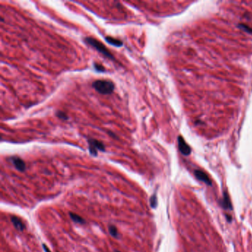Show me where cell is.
I'll return each mask as SVG.
<instances>
[{
    "instance_id": "obj_19",
    "label": "cell",
    "mask_w": 252,
    "mask_h": 252,
    "mask_svg": "<svg viewBox=\"0 0 252 252\" xmlns=\"http://www.w3.org/2000/svg\"><path fill=\"white\" fill-rule=\"evenodd\" d=\"M115 252H120V251H115Z\"/></svg>"
},
{
    "instance_id": "obj_3",
    "label": "cell",
    "mask_w": 252,
    "mask_h": 252,
    "mask_svg": "<svg viewBox=\"0 0 252 252\" xmlns=\"http://www.w3.org/2000/svg\"><path fill=\"white\" fill-rule=\"evenodd\" d=\"M89 144V151L90 154L94 156H97L98 151L105 152V146L100 141H98L94 138L88 139Z\"/></svg>"
},
{
    "instance_id": "obj_8",
    "label": "cell",
    "mask_w": 252,
    "mask_h": 252,
    "mask_svg": "<svg viewBox=\"0 0 252 252\" xmlns=\"http://www.w3.org/2000/svg\"><path fill=\"white\" fill-rule=\"evenodd\" d=\"M10 220H11V222L13 225H14V226L16 228V229L18 230V231H22L25 229V225L24 223L21 221L20 218H19V217L16 216H12Z\"/></svg>"
},
{
    "instance_id": "obj_13",
    "label": "cell",
    "mask_w": 252,
    "mask_h": 252,
    "mask_svg": "<svg viewBox=\"0 0 252 252\" xmlns=\"http://www.w3.org/2000/svg\"><path fill=\"white\" fill-rule=\"evenodd\" d=\"M56 116H57L59 118L61 119V120H68V116L67 115L66 113L64 112H61V111H58L56 112Z\"/></svg>"
},
{
    "instance_id": "obj_5",
    "label": "cell",
    "mask_w": 252,
    "mask_h": 252,
    "mask_svg": "<svg viewBox=\"0 0 252 252\" xmlns=\"http://www.w3.org/2000/svg\"><path fill=\"white\" fill-rule=\"evenodd\" d=\"M10 161H11L12 164L15 166L17 170L19 172H25L26 169V164H25V161L19 157L14 156L10 157Z\"/></svg>"
},
{
    "instance_id": "obj_10",
    "label": "cell",
    "mask_w": 252,
    "mask_h": 252,
    "mask_svg": "<svg viewBox=\"0 0 252 252\" xmlns=\"http://www.w3.org/2000/svg\"><path fill=\"white\" fill-rule=\"evenodd\" d=\"M69 215H70V218H71L75 223H79V224L85 223L84 219H83L82 217H81V216H79V215H77V214L73 213V212H70Z\"/></svg>"
},
{
    "instance_id": "obj_12",
    "label": "cell",
    "mask_w": 252,
    "mask_h": 252,
    "mask_svg": "<svg viewBox=\"0 0 252 252\" xmlns=\"http://www.w3.org/2000/svg\"><path fill=\"white\" fill-rule=\"evenodd\" d=\"M149 203H150V206H151L152 208H155L157 207V196L156 195H153L152 196L150 197V200H149Z\"/></svg>"
},
{
    "instance_id": "obj_9",
    "label": "cell",
    "mask_w": 252,
    "mask_h": 252,
    "mask_svg": "<svg viewBox=\"0 0 252 252\" xmlns=\"http://www.w3.org/2000/svg\"><path fill=\"white\" fill-rule=\"evenodd\" d=\"M105 40H106L109 44L113 45L115 47H121L123 45V41L120 40V39H115V38L111 37V36H107L105 37Z\"/></svg>"
},
{
    "instance_id": "obj_14",
    "label": "cell",
    "mask_w": 252,
    "mask_h": 252,
    "mask_svg": "<svg viewBox=\"0 0 252 252\" xmlns=\"http://www.w3.org/2000/svg\"><path fill=\"white\" fill-rule=\"evenodd\" d=\"M239 28H242V30H245V31H246L247 33H252V28H249V27L247 26L246 25L240 24V25H239Z\"/></svg>"
},
{
    "instance_id": "obj_18",
    "label": "cell",
    "mask_w": 252,
    "mask_h": 252,
    "mask_svg": "<svg viewBox=\"0 0 252 252\" xmlns=\"http://www.w3.org/2000/svg\"><path fill=\"white\" fill-rule=\"evenodd\" d=\"M108 134H109V135H110V136H111V137H112V138H117V137H115V136H116V135H114V134H113V133H112V132H108Z\"/></svg>"
},
{
    "instance_id": "obj_17",
    "label": "cell",
    "mask_w": 252,
    "mask_h": 252,
    "mask_svg": "<svg viewBox=\"0 0 252 252\" xmlns=\"http://www.w3.org/2000/svg\"><path fill=\"white\" fill-rule=\"evenodd\" d=\"M226 219H227L228 222L231 223V221L232 220V218H231V217H230V215H226Z\"/></svg>"
},
{
    "instance_id": "obj_15",
    "label": "cell",
    "mask_w": 252,
    "mask_h": 252,
    "mask_svg": "<svg viewBox=\"0 0 252 252\" xmlns=\"http://www.w3.org/2000/svg\"><path fill=\"white\" fill-rule=\"evenodd\" d=\"M94 68H95L96 71H98V72H104L105 71V68L103 67V65L97 64V63H95V64H94Z\"/></svg>"
},
{
    "instance_id": "obj_2",
    "label": "cell",
    "mask_w": 252,
    "mask_h": 252,
    "mask_svg": "<svg viewBox=\"0 0 252 252\" xmlns=\"http://www.w3.org/2000/svg\"><path fill=\"white\" fill-rule=\"evenodd\" d=\"M84 41L87 44H88L90 46H92V48H95L99 52H101V54H103L104 56H106L107 58L111 59V60H115V57L110 52V50L105 47L104 44H102V43L100 42L96 39H94V38L92 37H86L84 39Z\"/></svg>"
},
{
    "instance_id": "obj_1",
    "label": "cell",
    "mask_w": 252,
    "mask_h": 252,
    "mask_svg": "<svg viewBox=\"0 0 252 252\" xmlns=\"http://www.w3.org/2000/svg\"><path fill=\"white\" fill-rule=\"evenodd\" d=\"M92 86L96 91L103 95L112 93L115 89L114 83L108 80H96L92 83Z\"/></svg>"
},
{
    "instance_id": "obj_6",
    "label": "cell",
    "mask_w": 252,
    "mask_h": 252,
    "mask_svg": "<svg viewBox=\"0 0 252 252\" xmlns=\"http://www.w3.org/2000/svg\"><path fill=\"white\" fill-rule=\"evenodd\" d=\"M195 175L199 180L205 183V184H207L208 186H211L212 185L211 181L210 180L209 177H208V175L203 171H200V170H195Z\"/></svg>"
},
{
    "instance_id": "obj_4",
    "label": "cell",
    "mask_w": 252,
    "mask_h": 252,
    "mask_svg": "<svg viewBox=\"0 0 252 252\" xmlns=\"http://www.w3.org/2000/svg\"><path fill=\"white\" fill-rule=\"evenodd\" d=\"M178 147L179 150L181 153L184 155H188L190 153H191V148L188 145L186 144V142L185 141V140L183 138V137L179 136L178 139Z\"/></svg>"
},
{
    "instance_id": "obj_7",
    "label": "cell",
    "mask_w": 252,
    "mask_h": 252,
    "mask_svg": "<svg viewBox=\"0 0 252 252\" xmlns=\"http://www.w3.org/2000/svg\"><path fill=\"white\" fill-rule=\"evenodd\" d=\"M222 207L227 210H232V205L231 203V200L230 197L228 196V194L227 192H224L223 195V199L221 200L220 202Z\"/></svg>"
},
{
    "instance_id": "obj_11",
    "label": "cell",
    "mask_w": 252,
    "mask_h": 252,
    "mask_svg": "<svg viewBox=\"0 0 252 252\" xmlns=\"http://www.w3.org/2000/svg\"><path fill=\"white\" fill-rule=\"evenodd\" d=\"M109 232L111 235V236L115 237V238H118V231L117 228L115 226H113V225L109 226Z\"/></svg>"
},
{
    "instance_id": "obj_16",
    "label": "cell",
    "mask_w": 252,
    "mask_h": 252,
    "mask_svg": "<svg viewBox=\"0 0 252 252\" xmlns=\"http://www.w3.org/2000/svg\"><path fill=\"white\" fill-rule=\"evenodd\" d=\"M43 248H44L45 252H51L50 251V249L48 248V246H47L45 244H43Z\"/></svg>"
}]
</instances>
